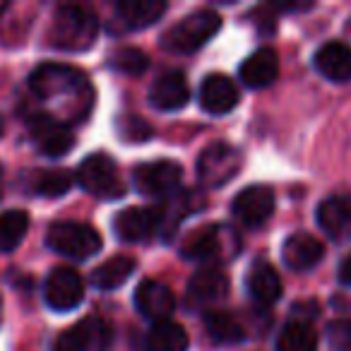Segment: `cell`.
Returning <instances> with one entry per match:
<instances>
[{
    "label": "cell",
    "mask_w": 351,
    "mask_h": 351,
    "mask_svg": "<svg viewBox=\"0 0 351 351\" xmlns=\"http://www.w3.org/2000/svg\"><path fill=\"white\" fill-rule=\"evenodd\" d=\"M29 89L41 101L60 106L58 121H84L94 106V89L84 73L63 63H44L32 73Z\"/></svg>",
    "instance_id": "6da1fadb"
},
{
    "label": "cell",
    "mask_w": 351,
    "mask_h": 351,
    "mask_svg": "<svg viewBox=\"0 0 351 351\" xmlns=\"http://www.w3.org/2000/svg\"><path fill=\"white\" fill-rule=\"evenodd\" d=\"M99 34V20L80 5H60L51 22V46L63 51H87Z\"/></svg>",
    "instance_id": "7a4b0ae2"
},
{
    "label": "cell",
    "mask_w": 351,
    "mask_h": 351,
    "mask_svg": "<svg viewBox=\"0 0 351 351\" xmlns=\"http://www.w3.org/2000/svg\"><path fill=\"white\" fill-rule=\"evenodd\" d=\"M241 239L234 229L224 224H212L202 226L195 234H191L183 241V255L188 260H197V263H210L221 265L229 263L231 258L239 255Z\"/></svg>",
    "instance_id": "3957f363"
},
{
    "label": "cell",
    "mask_w": 351,
    "mask_h": 351,
    "mask_svg": "<svg viewBox=\"0 0 351 351\" xmlns=\"http://www.w3.org/2000/svg\"><path fill=\"white\" fill-rule=\"evenodd\" d=\"M221 29V17L212 10H197L171 27L161 39V46L173 53H193L202 49Z\"/></svg>",
    "instance_id": "277c9868"
},
{
    "label": "cell",
    "mask_w": 351,
    "mask_h": 351,
    "mask_svg": "<svg viewBox=\"0 0 351 351\" xmlns=\"http://www.w3.org/2000/svg\"><path fill=\"white\" fill-rule=\"evenodd\" d=\"M101 234L82 221H58L46 234V245L53 253L73 260H87L101 250Z\"/></svg>",
    "instance_id": "5b68a950"
},
{
    "label": "cell",
    "mask_w": 351,
    "mask_h": 351,
    "mask_svg": "<svg viewBox=\"0 0 351 351\" xmlns=\"http://www.w3.org/2000/svg\"><path fill=\"white\" fill-rule=\"evenodd\" d=\"M77 183L89 195L101 197V200H116V197H123V193H125V186H123L121 176H118L116 161L108 154H104V152L89 154L80 164Z\"/></svg>",
    "instance_id": "8992f818"
},
{
    "label": "cell",
    "mask_w": 351,
    "mask_h": 351,
    "mask_svg": "<svg viewBox=\"0 0 351 351\" xmlns=\"http://www.w3.org/2000/svg\"><path fill=\"white\" fill-rule=\"evenodd\" d=\"M241 166H243V156L236 147L226 145V142H215L197 159V176H200L202 186L221 188L234 181Z\"/></svg>",
    "instance_id": "52a82bcc"
},
{
    "label": "cell",
    "mask_w": 351,
    "mask_h": 351,
    "mask_svg": "<svg viewBox=\"0 0 351 351\" xmlns=\"http://www.w3.org/2000/svg\"><path fill=\"white\" fill-rule=\"evenodd\" d=\"M113 339L111 325L104 317L87 315L56 339L53 351H104Z\"/></svg>",
    "instance_id": "ba28073f"
},
{
    "label": "cell",
    "mask_w": 351,
    "mask_h": 351,
    "mask_svg": "<svg viewBox=\"0 0 351 351\" xmlns=\"http://www.w3.org/2000/svg\"><path fill=\"white\" fill-rule=\"evenodd\" d=\"M29 135L46 156H65L75 147V135L68 125L56 121L51 113H34L29 118Z\"/></svg>",
    "instance_id": "9c48e42d"
},
{
    "label": "cell",
    "mask_w": 351,
    "mask_h": 351,
    "mask_svg": "<svg viewBox=\"0 0 351 351\" xmlns=\"http://www.w3.org/2000/svg\"><path fill=\"white\" fill-rule=\"evenodd\" d=\"M44 296L53 311L68 313L77 308L84 298V282L73 267H56L46 277Z\"/></svg>",
    "instance_id": "30bf717a"
},
{
    "label": "cell",
    "mask_w": 351,
    "mask_h": 351,
    "mask_svg": "<svg viewBox=\"0 0 351 351\" xmlns=\"http://www.w3.org/2000/svg\"><path fill=\"white\" fill-rule=\"evenodd\" d=\"M183 169L181 164L169 159H159V161H149V164H142L135 169V186L142 195H152V197H164L178 188L181 183Z\"/></svg>",
    "instance_id": "8fae6325"
},
{
    "label": "cell",
    "mask_w": 351,
    "mask_h": 351,
    "mask_svg": "<svg viewBox=\"0 0 351 351\" xmlns=\"http://www.w3.org/2000/svg\"><path fill=\"white\" fill-rule=\"evenodd\" d=\"M274 212V191L269 186H250L234 200V215L250 229L267 224Z\"/></svg>",
    "instance_id": "7c38bea8"
},
{
    "label": "cell",
    "mask_w": 351,
    "mask_h": 351,
    "mask_svg": "<svg viewBox=\"0 0 351 351\" xmlns=\"http://www.w3.org/2000/svg\"><path fill=\"white\" fill-rule=\"evenodd\" d=\"M239 104V89L226 75H207L200 84V106L212 116H224Z\"/></svg>",
    "instance_id": "4fadbf2b"
},
{
    "label": "cell",
    "mask_w": 351,
    "mask_h": 351,
    "mask_svg": "<svg viewBox=\"0 0 351 351\" xmlns=\"http://www.w3.org/2000/svg\"><path fill=\"white\" fill-rule=\"evenodd\" d=\"M229 296V279L221 269L205 267L188 282V301L195 306H217Z\"/></svg>",
    "instance_id": "5bb4252c"
},
{
    "label": "cell",
    "mask_w": 351,
    "mask_h": 351,
    "mask_svg": "<svg viewBox=\"0 0 351 351\" xmlns=\"http://www.w3.org/2000/svg\"><path fill=\"white\" fill-rule=\"evenodd\" d=\"M317 224L332 241L351 239V197L332 195L317 207Z\"/></svg>",
    "instance_id": "9a60e30c"
},
{
    "label": "cell",
    "mask_w": 351,
    "mask_h": 351,
    "mask_svg": "<svg viewBox=\"0 0 351 351\" xmlns=\"http://www.w3.org/2000/svg\"><path fill=\"white\" fill-rule=\"evenodd\" d=\"M135 303L142 315L154 322L169 320V315L176 308V298H173V293H171V289L161 282H154V279H145V282L137 287Z\"/></svg>",
    "instance_id": "2e32d148"
},
{
    "label": "cell",
    "mask_w": 351,
    "mask_h": 351,
    "mask_svg": "<svg viewBox=\"0 0 351 351\" xmlns=\"http://www.w3.org/2000/svg\"><path fill=\"white\" fill-rule=\"evenodd\" d=\"M159 221L161 210L156 207H128L118 215L116 234L128 243H137V241H145L159 226Z\"/></svg>",
    "instance_id": "e0dca14e"
},
{
    "label": "cell",
    "mask_w": 351,
    "mask_h": 351,
    "mask_svg": "<svg viewBox=\"0 0 351 351\" xmlns=\"http://www.w3.org/2000/svg\"><path fill=\"white\" fill-rule=\"evenodd\" d=\"M191 101V87L183 73H164L152 84V104L159 111H178Z\"/></svg>",
    "instance_id": "ac0fdd59"
},
{
    "label": "cell",
    "mask_w": 351,
    "mask_h": 351,
    "mask_svg": "<svg viewBox=\"0 0 351 351\" xmlns=\"http://www.w3.org/2000/svg\"><path fill=\"white\" fill-rule=\"evenodd\" d=\"M241 80L250 89H265L279 77V56L274 49H258L241 65Z\"/></svg>",
    "instance_id": "d6986e66"
},
{
    "label": "cell",
    "mask_w": 351,
    "mask_h": 351,
    "mask_svg": "<svg viewBox=\"0 0 351 351\" xmlns=\"http://www.w3.org/2000/svg\"><path fill=\"white\" fill-rule=\"evenodd\" d=\"M322 255H325L322 243L315 236L306 234V231H298V234L289 236V239L284 241L282 258H284V263L291 269H296V272H306V269L315 267L322 260Z\"/></svg>",
    "instance_id": "ffe728a7"
},
{
    "label": "cell",
    "mask_w": 351,
    "mask_h": 351,
    "mask_svg": "<svg viewBox=\"0 0 351 351\" xmlns=\"http://www.w3.org/2000/svg\"><path fill=\"white\" fill-rule=\"evenodd\" d=\"M245 289L258 306H272L282 296V279H279L277 269L272 265L258 260V263H253L248 277H245Z\"/></svg>",
    "instance_id": "44dd1931"
},
{
    "label": "cell",
    "mask_w": 351,
    "mask_h": 351,
    "mask_svg": "<svg viewBox=\"0 0 351 351\" xmlns=\"http://www.w3.org/2000/svg\"><path fill=\"white\" fill-rule=\"evenodd\" d=\"M315 70L332 82H349L351 80V49L339 41L325 44L315 53Z\"/></svg>",
    "instance_id": "7402d4cb"
},
{
    "label": "cell",
    "mask_w": 351,
    "mask_h": 351,
    "mask_svg": "<svg viewBox=\"0 0 351 351\" xmlns=\"http://www.w3.org/2000/svg\"><path fill=\"white\" fill-rule=\"evenodd\" d=\"M118 15H121L123 25L130 29H142L149 27L159 20L166 12L164 0H121L116 5Z\"/></svg>",
    "instance_id": "603a6c76"
},
{
    "label": "cell",
    "mask_w": 351,
    "mask_h": 351,
    "mask_svg": "<svg viewBox=\"0 0 351 351\" xmlns=\"http://www.w3.org/2000/svg\"><path fill=\"white\" fill-rule=\"evenodd\" d=\"M135 272V260L130 255H116V258L101 263L92 272V284L104 291L118 289L121 284H125L130 279V274Z\"/></svg>",
    "instance_id": "cb8c5ba5"
},
{
    "label": "cell",
    "mask_w": 351,
    "mask_h": 351,
    "mask_svg": "<svg viewBox=\"0 0 351 351\" xmlns=\"http://www.w3.org/2000/svg\"><path fill=\"white\" fill-rule=\"evenodd\" d=\"M147 346L149 351H186L188 332L173 320L154 322V327L147 335Z\"/></svg>",
    "instance_id": "d4e9b609"
},
{
    "label": "cell",
    "mask_w": 351,
    "mask_h": 351,
    "mask_svg": "<svg viewBox=\"0 0 351 351\" xmlns=\"http://www.w3.org/2000/svg\"><path fill=\"white\" fill-rule=\"evenodd\" d=\"M29 229V215L22 210H8L0 212V250L12 253Z\"/></svg>",
    "instance_id": "484cf974"
},
{
    "label": "cell",
    "mask_w": 351,
    "mask_h": 351,
    "mask_svg": "<svg viewBox=\"0 0 351 351\" xmlns=\"http://www.w3.org/2000/svg\"><path fill=\"white\" fill-rule=\"evenodd\" d=\"M317 335L306 320H293L282 330L277 339L279 351H315Z\"/></svg>",
    "instance_id": "4316f807"
},
{
    "label": "cell",
    "mask_w": 351,
    "mask_h": 351,
    "mask_svg": "<svg viewBox=\"0 0 351 351\" xmlns=\"http://www.w3.org/2000/svg\"><path fill=\"white\" fill-rule=\"evenodd\" d=\"M73 186V178H70L68 171L63 169H49V171H36L32 176L29 188L34 195H44V197H60L70 191Z\"/></svg>",
    "instance_id": "83f0119b"
},
{
    "label": "cell",
    "mask_w": 351,
    "mask_h": 351,
    "mask_svg": "<svg viewBox=\"0 0 351 351\" xmlns=\"http://www.w3.org/2000/svg\"><path fill=\"white\" fill-rule=\"evenodd\" d=\"M205 330L210 339H215L217 344H239V341L245 339L243 327L226 313H207Z\"/></svg>",
    "instance_id": "f1b7e54d"
},
{
    "label": "cell",
    "mask_w": 351,
    "mask_h": 351,
    "mask_svg": "<svg viewBox=\"0 0 351 351\" xmlns=\"http://www.w3.org/2000/svg\"><path fill=\"white\" fill-rule=\"evenodd\" d=\"M111 68L121 70V73H125V75H142L147 68H149V58H147L145 51L125 46V49H121V51L113 53Z\"/></svg>",
    "instance_id": "f546056e"
},
{
    "label": "cell",
    "mask_w": 351,
    "mask_h": 351,
    "mask_svg": "<svg viewBox=\"0 0 351 351\" xmlns=\"http://www.w3.org/2000/svg\"><path fill=\"white\" fill-rule=\"evenodd\" d=\"M332 346L339 351H351V320H337L327 330Z\"/></svg>",
    "instance_id": "4dcf8cb0"
},
{
    "label": "cell",
    "mask_w": 351,
    "mask_h": 351,
    "mask_svg": "<svg viewBox=\"0 0 351 351\" xmlns=\"http://www.w3.org/2000/svg\"><path fill=\"white\" fill-rule=\"evenodd\" d=\"M121 130L128 140H147L152 135V128L145 121H140V118H125L121 123Z\"/></svg>",
    "instance_id": "1f68e13d"
},
{
    "label": "cell",
    "mask_w": 351,
    "mask_h": 351,
    "mask_svg": "<svg viewBox=\"0 0 351 351\" xmlns=\"http://www.w3.org/2000/svg\"><path fill=\"white\" fill-rule=\"evenodd\" d=\"M269 8H272L274 12H306L313 8V0H301V3H296V0H289V3H269Z\"/></svg>",
    "instance_id": "d6a6232c"
},
{
    "label": "cell",
    "mask_w": 351,
    "mask_h": 351,
    "mask_svg": "<svg viewBox=\"0 0 351 351\" xmlns=\"http://www.w3.org/2000/svg\"><path fill=\"white\" fill-rule=\"evenodd\" d=\"M339 282L344 284V287H351V255L344 258V263L339 265Z\"/></svg>",
    "instance_id": "836d02e7"
},
{
    "label": "cell",
    "mask_w": 351,
    "mask_h": 351,
    "mask_svg": "<svg viewBox=\"0 0 351 351\" xmlns=\"http://www.w3.org/2000/svg\"><path fill=\"white\" fill-rule=\"evenodd\" d=\"M3 132H5V121L0 118V135H3Z\"/></svg>",
    "instance_id": "e575fe53"
},
{
    "label": "cell",
    "mask_w": 351,
    "mask_h": 351,
    "mask_svg": "<svg viewBox=\"0 0 351 351\" xmlns=\"http://www.w3.org/2000/svg\"><path fill=\"white\" fill-rule=\"evenodd\" d=\"M0 313H3V311H0Z\"/></svg>",
    "instance_id": "d590c367"
}]
</instances>
